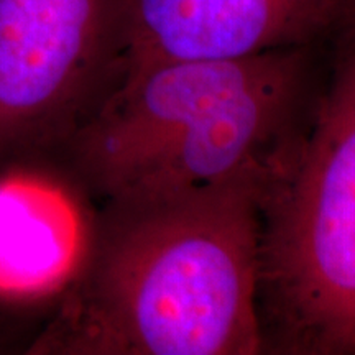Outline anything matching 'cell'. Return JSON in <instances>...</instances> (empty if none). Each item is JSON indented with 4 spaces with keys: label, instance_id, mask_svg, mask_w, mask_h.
I'll return each instance as SVG.
<instances>
[{
    "label": "cell",
    "instance_id": "cell-1",
    "mask_svg": "<svg viewBox=\"0 0 355 355\" xmlns=\"http://www.w3.org/2000/svg\"><path fill=\"white\" fill-rule=\"evenodd\" d=\"M237 181L104 202L83 272L28 354L257 355L261 202Z\"/></svg>",
    "mask_w": 355,
    "mask_h": 355
},
{
    "label": "cell",
    "instance_id": "cell-2",
    "mask_svg": "<svg viewBox=\"0 0 355 355\" xmlns=\"http://www.w3.org/2000/svg\"><path fill=\"white\" fill-rule=\"evenodd\" d=\"M318 46L123 69L63 150L73 176L104 202L237 181L270 191L313 117Z\"/></svg>",
    "mask_w": 355,
    "mask_h": 355
},
{
    "label": "cell",
    "instance_id": "cell-6",
    "mask_svg": "<svg viewBox=\"0 0 355 355\" xmlns=\"http://www.w3.org/2000/svg\"><path fill=\"white\" fill-rule=\"evenodd\" d=\"M97 214L86 189L43 162L0 171V303L60 301L81 275Z\"/></svg>",
    "mask_w": 355,
    "mask_h": 355
},
{
    "label": "cell",
    "instance_id": "cell-7",
    "mask_svg": "<svg viewBox=\"0 0 355 355\" xmlns=\"http://www.w3.org/2000/svg\"><path fill=\"white\" fill-rule=\"evenodd\" d=\"M349 13H352V15H355V0H352V3H350Z\"/></svg>",
    "mask_w": 355,
    "mask_h": 355
},
{
    "label": "cell",
    "instance_id": "cell-5",
    "mask_svg": "<svg viewBox=\"0 0 355 355\" xmlns=\"http://www.w3.org/2000/svg\"><path fill=\"white\" fill-rule=\"evenodd\" d=\"M352 0H127L133 66L229 60L331 40ZM122 74V73H121Z\"/></svg>",
    "mask_w": 355,
    "mask_h": 355
},
{
    "label": "cell",
    "instance_id": "cell-3",
    "mask_svg": "<svg viewBox=\"0 0 355 355\" xmlns=\"http://www.w3.org/2000/svg\"><path fill=\"white\" fill-rule=\"evenodd\" d=\"M331 40L308 130L261 202L265 352L355 355V15Z\"/></svg>",
    "mask_w": 355,
    "mask_h": 355
},
{
    "label": "cell",
    "instance_id": "cell-4",
    "mask_svg": "<svg viewBox=\"0 0 355 355\" xmlns=\"http://www.w3.org/2000/svg\"><path fill=\"white\" fill-rule=\"evenodd\" d=\"M127 0H0V166L63 152L125 58Z\"/></svg>",
    "mask_w": 355,
    "mask_h": 355
}]
</instances>
